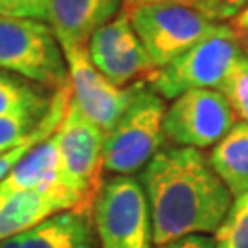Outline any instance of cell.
<instances>
[{
	"label": "cell",
	"instance_id": "9a60e30c",
	"mask_svg": "<svg viewBox=\"0 0 248 248\" xmlns=\"http://www.w3.org/2000/svg\"><path fill=\"white\" fill-rule=\"evenodd\" d=\"M210 162L233 199L248 193V124L233 125L230 133L213 145Z\"/></svg>",
	"mask_w": 248,
	"mask_h": 248
},
{
	"label": "cell",
	"instance_id": "ba28073f",
	"mask_svg": "<svg viewBox=\"0 0 248 248\" xmlns=\"http://www.w3.org/2000/svg\"><path fill=\"white\" fill-rule=\"evenodd\" d=\"M237 124V116L221 90L197 89L173 99L164 116L166 142L177 147L208 149Z\"/></svg>",
	"mask_w": 248,
	"mask_h": 248
},
{
	"label": "cell",
	"instance_id": "8992f818",
	"mask_svg": "<svg viewBox=\"0 0 248 248\" xmlns=\"http://www.w3.org/2000/svg\"><path fill=\"white\" fill-rule=\"evenodd\" d=\"M101 248H151L153 221L142 180L114 175L103 180L92 206Z\"/></svg>",
	"mask_w": 248,
	"mask_h": 248
},
{
	"label": "cell",
	"instance_id": "44dd1931",
	"mask_svg": "<svg viewBox=\"0 0 248 248\" xmlns=\"http://www.w3.org/2000/svg\"><path fill=\"white\" fill-rule=\"evenodd\" d=\"M52 4L53 0H0V15L50 22Z\"/></svg>",
	"mask_w": 248,
	"mask_h": 248
},
{
	"label": "cell",
	"instance_id": "30bf717a",
	"mask_svg": "<svg viewBox=\"0 0 248 248\" xmlns=\"http://www.w3.org/2000/svg\"><path fill=\"white\" fill-rule=\"evenodd\" d=\"M87 50L94 66L118 87L147 81L156 70L136 35L131 15L125 8L92 35Z\"/></svg>",
	"mask_w": 248,
	"mask_h": 248
},
{
	"label": "cell",
	"instance_id": "7402d4cb",
	"mask_svg": "<svg viewBox=\"0 0 248 248\" xmlns=\"http://www.w3.org/2000/svg\"><path fill=\"white\" fill-rule=\"evenodd\" d=\"M204 17L213 22H230L248 8V0H201L195 6Z\"/></svg>",
	"mask_w": 248,
	"mask_h": 248
},
{
	"label": "cell",
	"instance_id": "7c38bea8",
	"mask_svg": "<svg viewBox=\"0 0 248 248\" xmlns=\"http://www.w3.org/2000/svg\"><path fill=\"white\" fill-rule=\"evenodd\" d=\"M31 189L43 193L70 195L79 201V197L74 195L62 182L61 153L55 134L33 147L11 169L8 177L0 182V201L9 195H15L18 191H31Z\"/></svg>",
	"mask_w": 248,
	"mask_h": 248
},
{
	"label": "cell",
	"instance_id": "8fae6325",
	"mask_svg": "<svg viewBox=\"0 0 248 248\" xmlns=\"http://www.w3.org/2000/svg\"><path fill=\"white\" fill-rule=\"evenodd\" d=\"M125 8V0H53L50 26L61 48H87L92 35Z\"/></svg>",
	"mask_w": 248,
	"mask_h": 248
},
{
	"label": "cell",
	"instance_id": "7a4b0ae2",
	"mask_svg": "<svg viewBox=\"0 0 248 248\" xmlns=\"http://www.w3.org/2000/svg\"><path fill=\"white\" fill-rule=\"evenodd\" d=\"M166 99L142 81L131 105L105 134L103 169L114 175H133L164 149Z\"/></svg>",
	"mask_w": 248,
	"mask_h": 248
},
{
	"label": "cell",
	"instance_id": "3957f363",
	"mask_svg": "<svg viewBox=\"0 0 248 248\" xmlns=\"http://www.w3.org/2000/svg\"><path fill=\"white\" fill-rule=\"evenodd\" d=\"M243 53L235 30L224 22L168 66L153 72L145 83L160 98L171 101L189 90H221Z\"/></svg>",
	"mask_w": 248,
	"mask_h": 248
},
{
	"label": "cell",
	"instance_id": "277c9868",
	"mask_svg": "<svg viewBox=\"0 0 248 248\" xmlns=\"http://www.w3.org/2000/svg\"><path fill=\"white\" fill-rule=\"evenodd\" d=\"M0 70L57 92L66 87L68 66L48 22L0 15Z\"/></svg>",
	"mask_w": 248,
	"mask_h": 248
},
{
	"label": "cell",
	"instance_id": "9c48e42d",
	"mask_svg": "<svg viewBox=\"0 0 248 248\" xmlns=\"http://www.w3.org/2000/svg\"><path fill=\"white\" fill-rule=\"evenodd\" d=\"M62 53L68 66L74 103L107 134L131 105L140 83L129 87L114 85L94 66L87 48L68 46L62 48Z\"/></svg>",
	"mask_w": 248,
	"mask_h": 248
},
{
	"label": "cell",
	"instance_id": "cb8c5ba5",
	"mask_svg": "<svg viewBox=\"0 0 248 248\" xmlns=\"http://www.w3.org/2000/svg\"><path fill=\"white\" fill-rule=\"evenodd\" d=\"M147 2H175V4H186V6H193L195 8L201 0H125V8H134L138 4H147Z\"/></svg>",
	"mask_w": 248,
	"mask_h": 248
},
{
	"label": "cell",
	"instance_id": "5b68a950",
	"mask_svg": "<svg viewBox=\"0 0 248 248\" xmlns=\"http://www.w3.org/2000/svg\"><path fill=\"white\" fill-rule=\"evenodd\" d=\"M127 11L136 35L156 70L168 66L219 28V22H213L197 8L186 4L147 2Z\"/></svg>",
	"mask_w": 248,
	"mask_h": 248
},
{
	"label": "cell",
	"instance_id": "2e32d148",
	"mask_svg": "<svg viewBox=\"0 0 248 248\" xmlns=\"http://www.w3.org/2000/svg\"><path fill=\"white\" fill-rule=\"evenodd\" d=\"M53 92L20 76L0 70V118L13 114L45 116Z\"/></svg>",
	"mask_w": 248,
	"mask_h": 248
},
{
	"label": "cell",
	"instance_id": "4fadbf2b",
	"mask_svg": "<svg viewBox=\"0 0 248 248\" xmlns=\"http://www.w3.org/2000/svg\"><path fill=\"white\" fill-rule=\"evenodd\" d=\"M79 208V201L70 195L18 191L0 201V241L31 230L55 213Z\"/></svg>",
	"mask_w": 248,
	"mask_h": 248
},
{
	"label": "cell",
	"instance_id": "6da1fadb",
	"mask_svg": "<svg viewBox=\"0 0 248 248\" xmlns=\"http://www.w3.org/2000/svg\"><path fill=\"white\" fill-rule=\"evenodd\" d=\"M140 180L149 201L156 247L193 233H215L233 202L210 156L193 147L160 149Z\"/></svg>",
	"mask_w": 248,
	"mask_h": 248
},
{
	"label": "cell",
	"instance_id": "d4e9b609",
	"mask_svg": "<svg viewBox=\"0 0 248 248\" xmlns=\"http://www.w3.org/2000/svg\"><path fill=\"white\" fill-rule=\"evenodd\" d=\"M235 31H241V30H248V8L245 11H241L237 17L228 22Z\"/></svg>",
	"mask_w": 248,
	"mask_h": 248
},
{
	"label": "cell",
	"instance_id": "ffe728a7",
	"mask_svg": "<svg viewBox=\"0 0 248 248\" xmlns=\"http://www.w3.org/2000/svg\"><path fill=\"white\" fill-rule=\"evenodd\" d=\"M46 116V114H45ZM45 116L13 114L0 118V155L17 147L33 134Z\"/></svg>",
	"mask_w": 248,
	"mask_h": 248
},
{
	"label": "cell",
	"instance_id": "52a82bcc",
	"mask_svg": "<svg viewBox=\"0 0 248 248\" xmlns=\"http://www.w3.org/2000/svg\"><path fill=\"white\" fill-rule=\"evenodd\" d=\"M61 153L62 182L79 197L81 208L92 212L94 201L103 184V142L105 133L92 124L70 99L61 127L57 129Z\"/></svg>",
	"mask_w": 248,
	"mask_h": 248
},
{
	"label": "cell",
	"instance_id": "ac0fdd59",
	"mask_svg": "<svg viewBox=\"0 0 248 248\" xmlns=\"http://www.w3.org/2000/svg\"><path fill=\"white\" fill-rule=\"evenodd\" d=\"M217 248H248V193L235 197L215 232Z\"/></svg>",
	"mask_w": 248,
	"mask_h": 248
},
{
	"label": "cell",
	"instance_id": "d6986e66",
	"mask_svg": "<svg viewBox=\"0 0 248 248\" xmlns=\"http://www.w3.org/2000/svg\"><path fill=\"white\" fill-rule=\"evenodd\" d=\"M221 92L228 98L232 108L241 122L248 124V55L243 53L237 64L230 72L228 79L221 87Z\"/></svg>",
	"mask_w": 248,
	"mask_h": 248
},
{
	"label": "cell",
	"instance_id": "603a6c76",
	"mask_svg": "<svg viewBox=\"0 0 248 248\" xmlns=\"http://www.w3.org/2000/svg\"><path fill=\"white\" fill-rule=\"evenodd\" d=\"M156 248H217V243H215V237H208L204 233H193Z\"/></svg>",
	"mask_w": 248,
	"mask_h": 248
},
{
	"label": "cell",
	"instance_id": "e0dca14e",
	"mask_svg": "<svg viewBox=\"0 0 248 248\" xmlns=\"http://www.w3.org/2000/svg\"><path fill=\"white\" fill-rule=\"evenodd\" d=\"M70 99H72V87L70 83H68L66 87L59 89L57 92H53L52 103H50L48 112H46L43 122L39 124V127L33 131V134L28 138L26 142H22L17 147L9 149L8 153H2L0 155V182L8 177L9 173H11V169L15 168L33 147H37L39 143H43L45 140L52 138L53 134L57 133V129L62 124V118L66 114V108H68Z\"/></svg>",
	"mask_w": 248,
	"mask_h": 248
},
{
	"label": "cell",
	"instance_id": "484cf974",
	"mask_svg": "<svg viewBox=\"0 0 248 248\" xmlns=\"http://www.w3.org/2000/svg\"><path fill=\"white\" fill-rule=\"evenodd\" d=\"M20 235H15V237H9V239L0 241V248H20Z\"/></svg>",
	"mask_w": 248,
	"mask_h": 248
},
{
	"label": "cell",
	"instance_id": "5bb4252c",
	"mask_svg": "<svg viewBox=\"0 0 248 248\" xmlns=\"http://www.w3.org/2000/svg\"><path fill=\"white\" fill-rule=\"evenodd\" d=\"M20 248H96L92 212L66 210L20 233Z\"/></svg>",
	"mask_w": 248,
	"mask_h": 248
}]
</instances>
